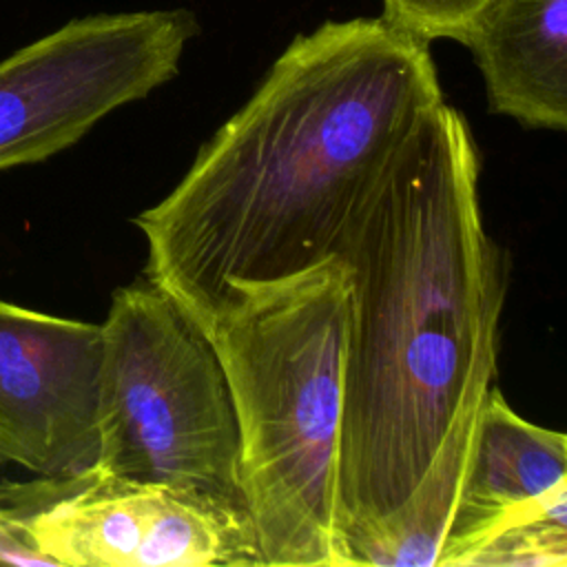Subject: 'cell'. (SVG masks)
Masks as SVG:
<instances>
[{"instance_id":"obj_2","label":"cell","mask_w":567,"mask_h":567,"mask_svg":"<svg viewBox=\"0 0 567 567\" xmlns=\"http://www.w3.org/2000/svg\"><path fill=\"white\" fill-rule=\"evenodd\" d=\"M478 153L445 100L427 111L354 219L337 509L343 543L421 481L476 368L498 354L501 248L483 226Z\"/></svg>"},{"instance_id":"obj_9","label":"cell","mask_w":567,"mask_h":567,"mask_svg":"<svg viewBox=\"0 0 567 567\" xmlns=\"http://www.w3.org/2000/svg\"><path fill=\"white\" fill-rule=\"evenodd\" d=\"M565 481L567 436L523 419L489 385L461 501L436 567H458L492 527Z\"/></svg>"},{"instance_id":"obj_12","label":"cell","mask_w":567,"mask_h":567,"mask_svg":"<svg viewBox=\"0 0 567 567\" xmlns=\"http://www.w3.org/2000/svg\"><path fill=\"white\" fill-rule=\"evenodd\" d=\"M489 0H381V18L423 42L461 40Z\"/></svg>"},{"instance_id":"obj_5","label":"cell","mask_w":567,"mask_h":567,"mask_svg":"<svg viewBox=\"0 0 567 567\" xmlns=\"http://www.w3.org/2000/svg\"><path fill=\"white\" fill-rule=\"evenodd\" d=\"M193 11L75 18L0 62V171L42 162L179 73Z\"/></svg>"},{"instance_id":"obj_4","label":"cell","mask_w":567,"mask_h":567,"mask_svg":"<svg viewBox=\"0 0 567 567\" xmlns=\"http://www.w3.org/2000/svg\"><path fill=\"white\" fill-rule=\"evenodd\" d=\"M100 326L95 467L244 505L235 405L202 326L146 277L113 292Z\"/></svg>"},{"instance_id":"obj_1","label":"cell","mask_w":567,"mask_h":567,"mask_svg":"<svg viewBox=\"0 0 567 567\" xmlns=\"http://www.w3.org/2000/svg\"><path fill=\"white\" fill-rule=\"evenodd\" d=\"M443 102L430 42L381 16L295 35L177 186L133 221L144 277L202 323L233 284L337 255L421 117Z\"/></svg>"},{"instance_id":"obj_6","label":"cell","mask_w":567,"mask_h":567,"mask_svg":"<svg viewBox=\"0 0 567 567\" xmlns=\"http://www.w3.org/2000/svg\"><path fill=\"white\" fill-rule=\"evenodd\" d=\"M0 509L49 565H261L244 505L97 467L2 485Z\"/></svg>"},{"instance_id":"obj_11","label":"cell","mask_w":567,"mask_h":567,"mask_svg":"<svg viewBox=\"0 0 567 567\" xmlns=\"http://www.w3.org/2000/svg\"><path fill=\"white\" fill-rule=\"evenodd\" d=\"M467 567H565L567 481L489 529L458 563Z\"/></svg>"},{"instance_id":"obj_3","label":"cell","mask_w":567,"mask_h":567,"mask_svg":"<svg viewBox=\"0 0 567 567\" xmlns=\"http://www.w3.org/2000/svg\"><path fill=\"white\" fill-rule=\"evenodd\" d=\"M348 321L350 272L332 257L233 284L199 323L230 388L261 565L350 567L337 509Z\"/></svg>"},{"instance_id":"obj_7","label":"cell","mask_w":567,"mask_h":567,"mask_svg":"<svg viewBox=\"0 0 567 567\" xmlns=\"http://www.w3.org/2000/svg\"><path fill=\"white\" fill-rule=\"evenodd\" d=\"M102 326L0 299V465L75 476L100 456Z\"/></svg>"},{"instance_id":"obj_10","label":"cell","mask_w":567,"mask_h":567,"mask_svg":"<svg viewBox=\"0 0 567 567\" xmlns=\"http://www.w3.org/2000/svg\"><path fill=\"white\" fill-rule=\"evenodd\" d=\"M496 357L485 359L416 487L390 514L346 540L350 565L436 567L470 470L476 425Z\"/></svg>"},{"instance_id":"obj_8","label":"cell","mask_w":567,"mask_h":567,"mask_svg":"<svg viewBox=\"0 0 567 567\" xmlns=\"http://www.w3.org/2000/svg\"><path fill=\"white\" fill-rule=\"evenodd\" d=\"M458 42L472 51L492 113L567 128V0H489Z\"/></svg>"}]
</instances>
